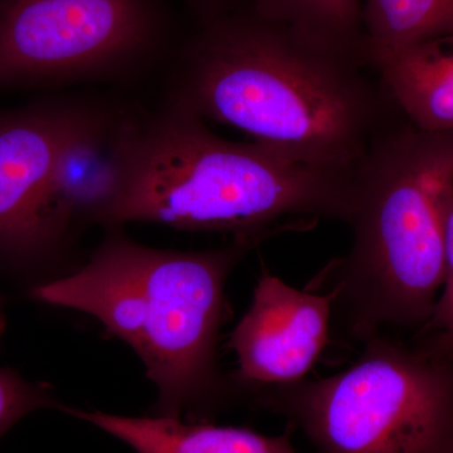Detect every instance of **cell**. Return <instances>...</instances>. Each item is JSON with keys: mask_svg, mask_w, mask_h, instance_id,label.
Masks as SVG:
<instances>
[{"mask_svg": "<svg viewBox=\"0 0 453 453\" xmlns=\"http://www.w3.org/2000/svg\"><path fill=\"white\" fill-rule=\"evenodd\" d=\"M353 170L294 162L255 142L220 138L168 98L142 113L127 184L104 225L157 223L184 231L268 238L303 219L348 222Z\"/></svg>", "mask_w": 453, "mask_h": 453, "instance_id": "3957f363", "label": "cell"}, {"mask_svg": "<svg viewBox=\"0 0 453 453\" xmlns=\"http://www.w3.org/2000/svg\"><path fill=\"white\" fill-rule=\"evenodd\" d=\"M452 208L453 129L401 116L372 139L354 174L350 250L330 271L333 314L350 338L427 326L445 285Z\"/></svg>", "mask_w": 453, "mask_h": 453, "instance_id": "277c9868", "label": "cell"}, {"mask_svg": "<svg viewBox=\"0 0 453 453\" xmlns=\"http://www.w3.org/2000/svg\"><path fill=\"white\" fill-rule=\"evenodd\" d=\"M142 113L81 101L50 165L35 220V261L104 225L129 175Z\"/></svg>", "mask_w": 453, "mask_h": 453, "instance_id": "52a82bcc", "label": "cell"}, {"mask_svg": "<svg viewBox=\"0 0 453 453\" xmlns=\"http://www.w3.org/2000/svg\"><path fill=\"white\" fill-rule=\"evenodd\" d=\"M62 407L50 384L29 381L16 371L0 368V438L28 414Z\"/></svg>", "mask_w": 453, "mask_h": 453, "instance_id": "5bb4252c", "label": "cell"}, {"mask_svg": "<svg viewBox=\"0 0 453 453\" xmlns=\"http://www.w3.org/2000/svg\"><path fill=\"white\" fill-rule=\"evenodd\" d=\"M335 294L301 291L267 270L229 338L237 356V392L303 380L329 338Z\"/></svg>", "mask_w": 453, "mask_h": 453, "instance_id": "ba28073f", "label": "cell"}, {"mask_svg": "<svg viewBox=\"0 0 453 453\" xmlns=\"http://www.w3.org/2000/svg\"><path fill=\"white\" fill-rule=\"evenodd\" d=\"M80 104L40 100L0 109V264L35 261V213Z\"/></svg>", "mask_w": 453, "mask_h": 453, "instance_id": "9c48e42d", "label": "cell"}, {"mask_svg": "<svg viewBox=\"0 0 453 453\" xmlns=\"http://www.w3.org/2000/svg\"><path fill=\"white\" fill-rule=\"evenodd\" d=\"M61 411L96 426L136 453H297L291 442V427L280 436H266L253 429L211 421L118 416L68 405Z\"/></svg>", "mask_w": 453, "mask_h": 453, "instance_id": "30bf717a", "label": "cell"}, {"mask_svg": "<svg viewBox=\"0 0 453 453\" xmlns=\"http://www.w3.org/2000/svg\"><path fill=\"white\" fill-rule=\"evenodd\" d=\"M453 327V208L446 228V280L434 315L423 333H438Z\"/></svg>", "mask_w": 453, "mask_h": 453, "instance_id": "9a60e30c", "label": "cell"}, {"mask_svg": "<svg viewBox=\"0 0 453 453\" xmlns=\"http://www.w3.org/2000/svg\"><path fill=\"white\" fill-rule=\"evenodd\" d=\"M366 57L453 35V0H362Z\"/></svg>", "mask_w": 453, "mask_h": 453, "instance_id": "4fadbf2b", "label": "cell"}, {"mask_svg": "<svg viewBox=\"0 0 453 453\" xmlns=\"http://www.w3.org/2000/svg\"><path fill=\"white\" fill-rule=\"evenodd\" d=\"M244 4L329 49L368 61L362 0H244Z\"/></svg>", "mask_w": 453, "mask_h": 453, "instance_id": "7c38bea8", "label": "cell"}, {"mask_svg": "<svg viewBox=\"0 0 453 453\" xmlns=\"http://www.w3.org/2000/svg\"><path fill=\"white\" fill-rule=\"evenodd\" d=\"M294 162L353 170L401 118L374 65L244 4L203 22L170 96Z\"/></svg>", "mask_w": 453, "mask_h": 453, "instance_id": "6da1fadb", "label": "cell"}, {"mask_svg": "<svg viewBox=\"0 0 453 453\" xmlns=\"http://www.w3.org/2000/svg\"><path fill=\"white\" fill-rule=\"evenodd\" d=\"M345 371L250 390L318 453H453V357L375 334Z\"/></svg>", "mask_w": 453, "mask_h": 453, "instance_id": "5b68a950", "label": "cell"}, {"mask_svg": "<svg viewBox=\"0 0 453 453\" xmlns=\"http://www.w3.org/2000/svg\"><path fill=\"white\" fill-rule=\"evenodd\" d=\"M265 240L234 237L219 249L174 251L110 226L85 266L35 286L31 296L94 316L127 342L157 387V416L211 421L237 392L217 360L226 279Z\"/></svg>", "mask_w": 453, "mask_h": 453, "instance_id": "7a4b0ae2", "label": "cell"}, {"mask_svg": "<svg viewBox=\"0 0 453 453\" xmlns=\"http://www.w3.org/2000/svg\"><path fill=\"white\" fill-rule=\"evenodd\" d=\"M399 112L423 130L453 129V35L369 57Z\"/></svg>", "mask_w": 453, "mask_h": 453, "instance_id": "8fae6325", "label": "cell"}, {"mask_svg": "<svg viewBox=\"0 0 453 453\" xmlns=\"http://www.w3.org/2000/svg\"><path fill=\"white\" fill-rule=\"evenodd\" d=\"M427 338L438 350L453 357V327L445 332L428 333Z\"/></svg>", "mask_w": 453, "mask_h": 453, "instance_id": "e0dca14e", "label": "cell"}, {"mask_svg": "<svg viewBox=\"0 0 453 453\" xmlns=\"http://www.w3.org/2000/svg\"><path fill=\"white\" fill-rule=\"evenodd\" d=\"M165 35L157 0H0V91L129 77Z\"/></svg>", "mask_w": 453, "mask_h": 453, "instance_id": "8992f818", "label": "cell"}, {"mask_svg": "<svg viewBox=\"0 0 453 453\" xmlns=\"http://www.w3.org/2000/svg\"><path fill=\"white\" fill-rule=\"evenodd\" d=\"M5 319L3 314L2 308H0V340H2L3 333H4Z\"/></svg>", "mask_w": 453, "mask_h": 453, "instance_id": "ac0fdd59", "label": "cell"}, {"mask_svg": "<svg viewBox=\"0 0 453 453\" xmlns=\"http://www.w3.org/2000/svg\"><path fill=\"white\" fill-rule=\"evenodd\" d=\"M241 2L244 0H186L187 4L201 19V23L234 11Z\"/></svg>", "mask_w": 453, "mask_h": 453, "instance_id": "2e32d148", "label": "cell"}]
</instances>
